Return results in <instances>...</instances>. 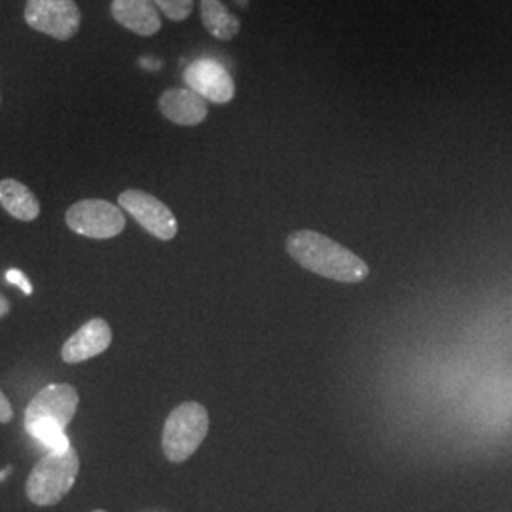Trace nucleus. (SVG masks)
<instances>
[{
	"label": "nucleus",
	"instance_id": "f257e3e1",
	"mask_svg": "<svg viewBox=\"0 0 512 512\" xmlns=\"http://www.w3.org/2000/svg\"><path fill=\"white\" fill-rule=\"evenodd\" d=\"M287 253L313 274L340 283H361L368 264L348 247L313 230H296L287 239Z\"/></svg>",
	"mask_w": 512,
	"mask_h": 512
},
{
	"label": "nucleus",
	"instance_id": "f03ea898",
	"mask_svg": "<svg viewBox=\"0 0 512 512\" xmlns=\"http://www.w3.org/2000/svg\"><path fill=\"white\" fill-rule=\"evenodd\" d=\"M80 459L73 446L65 452H50L38 461L27 478V497L38 507H52L73 490Z\"/></svg>",
	"mask_w": 512,
	"mask_h": 512
},
{
	"label": "nucleus",
	"instance_id": "7ed1b4c3",
	"mask_svg": "<svg viewBox=\"0 0 512 512\" xmlns=\"http://www.w3.org/2000/svg\"><path fill=\"white\" fill-rule=\"evenodd\" d=\"M209 433V412L200 403L179 404L165 420L162 448L165 458L183 463L190 458Z\"/></svg>",
	"mask_w": 512,
	"mask_h": 512
},
{
	"label": "nucleus",
	"instance_id": "20e7f679",
	"mask_svg": "<svg viewBox=\"0 0 512 512\" xmlns=\"http://www.w3.org/2000/svg\"><path fill=\"white\" fill-rule=\"evenodd\" d=\"M65 222L74 234L90 239L116 238L126 228L122 207L105 200H82L74 203L65 215Z\"/></svg>",
	"mask_w": 512,
	"mask_h": 512
},
{
	"label": "nucleus",
	"instance_id": "39448f33",
	"mask_svg": "<svg viewBox=\"0 0 512 512\" xmlns=\"http://www.w3.org/2000/svg\"><path fill=\"white\" fill-rule=\"evenodd\" d=\"M82 14L74 0H27L25 23L38 33L67 42L78 33Z\"/></svg>",
	"mask_w": 512,
	"mask_h": 512
},
{
	"label": "nucleus",
	"instance_id": "423d86ee",
	"mask_svg": "<svg viewBox=\"0 0 512 512\" xmlns=\"http://www.w3.org/2000/svg\"><path fill=\"white\" fill-rule=\"evenodd\" d=\"M118 203L154 238L171 241L177 236L179 222L173 211L152 194L143 190H126L118 196Z\"/></svg>",
	"mask_w": 512,
	"mask_h": 512
},
{
	"label": "nucleus",
	"instance_id": "0eeeda50",
	"mask_svg": "<svg viewBox=\"0 0 512 512\" xmlns=\"http://www.w3.org/2000/svg\"><path fill=\"white\" fill-rule=\"evenodd\" d=\"M184 82L190 90L202 95L205 101L215 105H226L236 95L234 78L226 67L215 59H198L184 71Z\"/></svg>",
	"mask_w": 512,
	"mask_h": 512
},
{
	"label": "nucleus",
	"instance_id": "6e6552de",
	"mask_svg": "<svg viewBox=\"0 0 512 512\" xmlns=\"http://www.w3.org/2000/svg\"><path fill=\"white\" fill-rule=\"evenodd\" d=\"M78 391L71 384H52L44 387L25 410V425L35 421H54L61 429H67L74 420L78 408Z\"/></svg>",
	"mask_w": 512,
	"mask_h": 512
},
{
	"label": "nucleus",
	"instance_id": "1a4fd4ad",
	"mask_svg": "<svg viewBox=\"0 0 512 512\" xmlns=\"http://www.w3.org/2000/svg\"><path fill=\"white\" fill-rule=\"evenodd\" d=\"M112 342L109 323L101 317L90 319L63 344L61 357L67 365H78L105 353Z\"/></svg>",
	"mask_w": 512,
	"mask_h": 512
},
{
	"label": "nucleus",
	"instance_id": "9d476101",
	"mask_svg": "<svg viewBox=\"0 0 512 512\" xmlns=\"http://www.w3.org/2000/svg\"><path fill=\"white\" fill-rule=\"evenodd\" d=\"M160 112L177 126H200L209 114V105L202 95L190 88H173L162 93L158 101Z\"/></svg>",
	"mask_w": 512,
	"mask_h": 512
},
{
	"label": "nucleus",
	"instance_id": "9b49d317",
	"mask_svg": "<svg viewBox=\"0 0 512 512\" xmlns=\"http://www.w3.org/2000/svg\"><path fill=\"white\" fill-rule=\"evenodd\" d=\"M110 14L124 29L139 37H154L162 29L154 0H112Z\"/></svg>",
	"mask_w": 512,
	"mask_h": 512
},
{
	"label": "nucleus",
	"instance_id": "f8f14e48",
	"mask_svg": "<svg viewBox=\"0 0 512 512\" xmlns=\"http://www.w3.org/2000/svg\"><path fill=\"white\" fill-rule=\"evenodd\" d=\"M0 205L14 219L31 222L40 215V202L37 196L29 190V186L19 183L16 179L0 181Z\"/></svg>",
	"mask_w": 512,
	"mask_h": 512
},
{
	"label": "nucleus",
	"instance_id": "ddd939ff",
	"mask_svg": "<svg viewBox=\"0 0 512 512\" xmlns=\"http://www.w3.org/2000/svg\"><path fill=\"white\" fill-rule=\"evenodd\" d=\"M200 10H202L203 25L211 37L222 42L238 37L241 21L220 0H202Z\"/></svg>",
	"mask_w": 512,
	"mask_h": 512
},
{
	"label": "nucleus",
	"instance_id": "4468645a",
	"mask_svg": "<svg viewBox=\"0 0 512 512\" xmlns=\"http://www.w3.org/2000/svg\"><path fill=\"white\" fill-rule=\"evenodd\" d=\"M25 427H27V433L33 439L42 442L50 452H65V450L71 448V442H69L65 429L55 425L54 421H35V423L25 425Z\"/></svg>",
	"mask_w": 512,
	"mask_h": 512
},
{
	"label": "nucleus",
	"instance_id": "2eb2a0df",
	"mask_svg": "<svg viewBox=\"0 0 512 512\" xmlns=\"http://www.w3.org/2000/svg\"><path fill=\"white\" fill-rule=\"evenodd\" d=\"M156 8L173 21H184L190 18L194 10V0H154Z\"/></svg>",
	"mask_w": 512,
	"mask_h": 512
},
{
	"label": "nucleus",
	"instance_id": "dca6fc26",
	"mask_svg": "<svg viewBox=\"0 0 512 512\" xmlns=\"http://www.w3.org/2000/svg\"><path fill=\"white\" fill-rule=\"evenodd\" d=\"M6 279H8V283L18 285L19 289H21L23 293L33 294V285H31V281H29L25 275L21 274L19 270H10V272L6 274Z\"/></svg>",
	"mask_w": 512,
	"mask_h": 512
},
{
	"label": "nucleus",
	"instance_id": "f3484780",
	"mask_svg": "<svg viewBox=\"0 0 512 512\" xmlns=\"http://www.w3.org/2000/svg\"><path fill=\"white\" fill-rule=\"evenodd\" d=\"M12 418H14L12 404L8 401V397L0 391V423H10Z\"/></svg>",
	"mask_w": 512,
	"mask_h": 512
},
{
	"label": "nucleus",
	"instance_id": "a211bd4d",
	"mask_svg": "<svg viewBox=\"0 0 512 512\" xmlns=\"http://www.w3.org/2000/svg\"><path fill=\"white\" fill-rule=\"evenodd\" d=\"M8 313H10V302H8V298L4 294H0V319L6 317Z\"/></svg>",
	"mask_w": 512,
	"mask_h": 512
},
{
	"label": "nucleus",
	"instance_id": "6ab92c4d",
	"mask_svg": "<svg viewBox=\"0 0 512 512\" xmlns=\"http://www.w3.org/2000/svg\"><path fill=\"white\" fill-rule=\"evenodd\" d=\"M93 512H105V511H93Z\"/></svg>",
	"mask_w": 512,
	"mask_h": 512
}]
</instances>
